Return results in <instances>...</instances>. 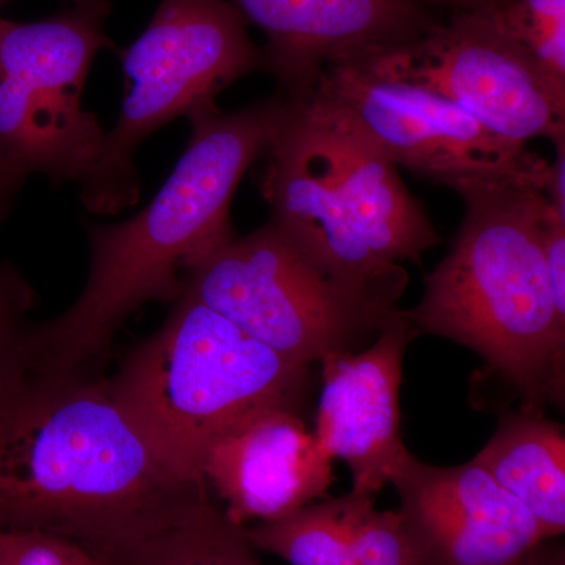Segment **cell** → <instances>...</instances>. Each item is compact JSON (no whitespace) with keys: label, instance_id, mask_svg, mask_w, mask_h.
<instances>
[{"label":"cell","instance_id":"cell-1","mask_svg":"<svg viewBox=\"0 0 565 565\" xmlns=\"http://www.w3.org/2000/svg\"><path fill=\"white\" fill-rule=\"evenodd\" d=\"M152 455L109 384L28 366L0 390V526L61 535L103 553L202 500Z\"/></svg>","mask_w":565,"mask_h":565},{"label":"cell","instance_id":"cell-2","mask_svg":"<svg viewBox=\"0 0 565 565\" xmlns=\"http://www.w3.org/2000/svg\"><path fill=\"white\" fill-rule=\"evenodd\" d=\"M291 110L280 93L239 110L189 115L191 137L147 206L114 225L85 223L87 281L68 310L29 337L41 373H87L115 333L148 302H174L200 259L233 239L232 206L253 163L266 158Z\"/></svg>","mask_w":565,"mask_h":565},{"label":"cell","instance_id":"cell-3","mask_svg":"<svg viewBox=\"0 0 565 565\" xmlns=\"http://www.w3.org/2000/svg\"><path fill=\"white\" fill-rule=\"evenodd\" d=\"M452 191L462 225L424 278L418 305L401 310L416 334L471 349L522 397V411L564 407L565 316L557 311L542 247L550 202L525 178H481Z\"/></svg>","mask_w":565,"mask_h":565},{"label":"cell","instance_id":"cell-4","mask_svg":"<svg viewBox=\"0 0 565 565\" xmlns=\"http://www.w3.org/2000/svg\"><path fill=\"white\" fill-rule=\"evenodd\" d=\"M264 159L269 221L345 274L401 277L441 243L397 167L313 98L291 102Z\"/></svg>","mask_w":565,"mask_h":565},{"label":"cell","instance_id":"cell-5","mask_svg":"<svg viewBox=\"0 0 565 565\" xmlns=\"http://www.w3.org/2000/svg\"><path fill=\"white\" fill-rule=\"evenodd\" d=\"M308 379L310 367L282 359L182 289L166 322L107 384L162 467L182 484H206L212 444L259 408H296Z\"/></svg>","mask_w":565,"mask_h":565},{"label":"cell","instance_id":"cell-6","mask_svg":"<svg viewBox=\"0 0 565 565\" xmlns=\"http://www.w3.org/2000/svg\"><path fill=\"white\" fill-rule=\"evenodd\" d=\"M407 282V274H345L267 221L200 259L182 289L282 359L310 367L375 340L399 313Z\"/></svg>","mask_w":565,"mask_h":565},{"label":"cell","instance_id":"cell-7","mask_svg":"<svg viewBox=\"0 0 565 565\" xmlns=\"http://www.w3.org/2000/svg\"><path fill=\"white\" fill-rule=\"evenodd\" d=\"M121 63L131 88L79 184L81 202L93 214L139 202L134 154L141 141L177 118L217 106L215 98L230 85L266 66L262 46L230 0H161L143 33L121 52Z\"/></svg>","mask_w":565,"mask_h":565},{"label":"cell","instance_id":"cell-8","mask_svg":"<svg viewBox=\"0 0 565 565\" xmlns=\"http://www.w3.org/2000/svg\"><path fill=\"white\" fill-rule=\"evenodd\" d=\"M107 14L71 7L33 22L0 18V158L52 184L85 180L104 129L82 104Z\"/></svg>","mask_w":565,"mask_h":565},{"label":"cell","instance_id":"cell-9","mask_svg":"<svg viewBox=\"0 0 565 565\" xmlns=\"http://www.w3.org/2000/svg\"><path fill=\"white\" fill-rule=\"evenodd\" d=\"M310 98L343 118L397 169L433 184L455 189L508 177L545 188L548 162L527 145L501 139L456 104L386 76L364 58L330 65Z\"/></svg>","mask_w":565,"mask_h":565},{"label":"cell","instance_id":"cell-10","mask_svg":"<svg viewBox=\"0 0 565 565\" xmlns=\"http://www.w3.org/2000/svg\"><path fill=\"white\" fill-rule=\"evenodd\" d=\"M364 61L448 99L511 143L565 139V85L487 10L448 14L412 43Z\"/></svg>","mask_w":565,"mask_h":565},{"label":"cell","instance_id":"cell-11","mask_svg":"<svg viewBox=\"0 0 565 565\" xmlns=\"http://www.w3.org/2000/svg\"><path fill=\"white\" fill-rule=\"evenodd\" d=\"M390 484L412 565H527L550 539L475 459L438 467L407 451Z\"/></svg>","mask_w":565,"mask_h":565},{"label":"cell","instance_id":"cell-12","mask_svg":"<svg viewBox=\"0 0 565 565\" xmlns=\"http://www.w3.org/2000/svg\"><path fill=\"white\" fill-rule=\"evenodd\" d=\"M263 32L264 73L286 99L310 98L334 63L373 57L419 39L445 14L415 0H230Z\"/></svg>","mask_w":565,"mask_h":565},{"label":"cell","instance_id":"cell-13","mask_svg":"<svg viewBox=\"0 0 565 565\" xmlns=\"http://www.w3.org/2000/svg\"><path fill=\"white\" fill-rule=\"evenodd\" d=\"M416 337L399 310L366 351L321 360L313 434L330 459L349 465L353 493L377 497L408 451L401 438L399 388L405 351Z\"/></svg>","mask_w":565,"mask_h":565},{"label":"cell","instance_id":"cell-14","mask_svg":"<svg viewBox=\"0 0 565 565\" xmlns=\"http://www.w3.org/2000/svg\"><path fill=\"white\" fill-rule=\"evenodd\" d=\"M202 478L241 526L274 522L315 503L334 481L333 460L296 408L269 405L212 444Z\"/></svg>","mask_w":565,"mask_h":565},{"label":"cell","instance_id":"cell-15","mask_svg":"<svg viewBox=\"0 0 565 565\" xmlns=\"http://www.w3.org/2000/svg\"><path fill=\"white\" fill-rule=\"evenodd\" d=\"M512 494L550 539L565 531V434L563 424L537 412L501 415L489 444L475 457Z\"/></svg>","mask_w":565,"mask_h":565},{"label":"cell","instance_id":"cell-16","mask_svg":"<svg viewBox=\"0 0 565 565\" xmlns=\"http://www.w3.org/2000/svg\"><path fill=\"white\" fill-rule=\"evenodd\" d=\"M96 555L107 565H264L245 527L210 493L158 530Z\"/></svg>","mask_w":565,"mask_h":565},{"label":"cell","instance_id":"cell-17","mask_svg":"<svg viewBox=\"0 0 565 565\" xmlns=\"http://www.w3.org/2000/svg\"><path fill=\"white\" fill-rule=\"evenodd\" d=\"M344 498L310 503L292 514L245 527L256 550L289 565H355L343 519Z\"/></svg>","mask_w":565,"mask_h":565},{"label":"cell","instance_id":"cell-18","mask_svg":"<svg viewBox=\"0 0 565 565\" xmlns=\"http://www.w3.org/2000/svg\"><path fill=\"white\" fill-rule=\"evenodd\" d=\"M487 11L553 81L565 85V0H505Z\"/></svg>","mask_w":565,"mask_h":565},{"label":"cell","instance_id":"cell-19","mask_svg":"<svg viewBox=\"0 0 565 565\" xmlns=\"http://www.w3.org/2000/svg\"><path fill=\"white\" fill-rule=\"evenodd\" d=\"M344 498L345 533L355 565H412L397 512L379 511L373 494Z\"/></svg>","mask_w":565,"mask_h":565},{"label":"cell","instance_id":"cell-20","mask_svg":"<svg viewBox=\"0 0 565 565\" xmlns=\"http://www.w3.org/2000/svg\"><path fill=\"white\" fill-rule=\"evenodd\" d=\"M35 294L17 270L0 263V390L29 364L25 318L35 305Z\"/></svg>","mask_w":565,"mask_h":565},{"label":"cell","instance_id":"cell-21","mask_svg":"<svg viewBox=\"0 0 565 565\" xmlns=\"http://www.w3.org/2000/svg\"><path fill=\"white\" fill-rule=\"evenodd\" d=\"M0 565H107L87 546L43 533L0 526Z\"/></svg>","mask_w":565,"mask_h":565},{"label":"cell","instance_id":"cell-22","mask_svg":"<svg viewBox=\"0 0 565 565\" xmlns=\"http://www.w3.org/2000/svg\"><path fill=\"white\" fill-rule=\"evenodd\" d=\"M542 247L557 311L565 316V215L553 204L546 210Z\"/></svg>","mask_w":565,"mask_h":565},{"label":"cell","instance_id":"cell-23","mask_svg":"<svg viewBox=\"0 0 565 565\" xmlns=\"http://www.w3.org/2000/svg\"><path fill=\"white\" fill-rule=\"evenodd\" d=\"M555 161L546 170L545 193L557 212L565 215V139L555 141Z\"/></svg>","mask_w":565,"mask_h":565},{"label":"cell","instance_id":"cell-24","mask_svg":"<svg viewBox=\"0 0 565 565\" xmlns=\"http://www.w3.org/2000/svg\"><path fill=\"white\" fill-rule=\"evenodd\" d=\"M25 181L28 177L18 172L6 159L0 158V223L6 221L7 215L13 210L18 193Z\"/></svg>","mask_w":565,"mask_h":565},{"label":"cell","instance_id":"cell-25","mask_svg":"<svg viewBox=\"0 0 565 565\" xmlns=\"http://www.w3.org/2000/svg\"><path fill=\"white\" fill-rule=\"evenodd\" d=\"M426 9L437 13L448 14L462 13V11L490 10L501 6L505 0H415Z\"/></svg>","mask_w":565,"mask_h":565},{"label":"cell","instance_id":"cell-26","mask_svg":"<svg viewBox=\"0 0 565 565\" xmlns=\"http://www.w3.org/2000/svg\"><path fill=\"white\" fill-rule=\"evenodd\" d=\"M552 541L553 539H548L539 546L527 565H565L564 546Z\"/></svg>","mask_w":565,"mask_h":565},{"label":"cell","instance_id":"cell-27","mask_svg":"<svg viewBox=\"0 0 565 565\" xmlns=\"http://www.w3.org/2000/svg\"><path fill=\"white\" fill-rule=\"evenodd\" d=\"M71 7L76 9L98 11V13L109 14L110 0H70Z\"/></svg>","mask_w":565,"mask_h":565},{"label":"cell","instance_id":"cell-28","mask_svg":"<svg viewBox=\"0 0 565 565\" xmlns=\"http://www.w3.org/2000/svg\"><path fill=\"white\" fill-rule=\"evenodd\" d=\"M7 2H9V0H0V9H2L3 3H7Z\"/></svg>","mask_w":565,"mask_h":565}]
</instances>
